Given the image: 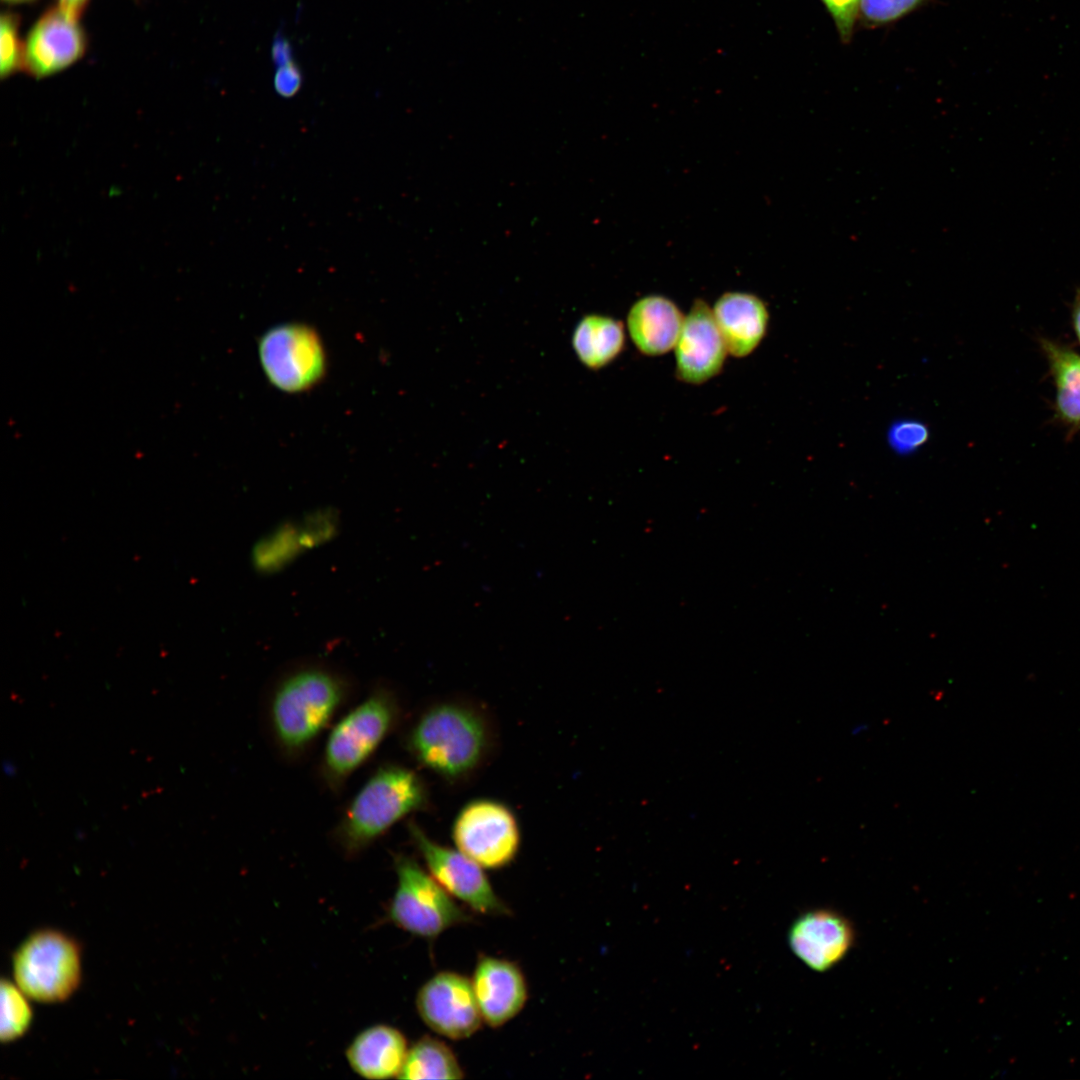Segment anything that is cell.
Here are the masks:
<instances>
[{
	"label": "cell",
	"instance_id": "obj_24",
	"mask_svg": "<svg viewBox=\"0 0 1080 1080\" xmlns=\"http://www.w3.org/2000/svg\"><path fill=\"white\" fill-rule=\"evenodd\" d=\"M833 20L840 41L849 44L859 20L861 0H820Z\"/></svg>",
	"mask_w": 1080,
	"mask_h": 1080
},
{
	"label": "cell",
	"instance_id": "obj_7",
	"mask_svg": "<svg viewBox=\"0 0 1080 1080\" xmlns=\"http://www.w3.org/2000/svg\"><path fill=\"white\" fill-rule=\"evenodd\" d=\"M455 847L484 869H500L519 852L521 830L506 804L488 798L466 803L451 829Z\"/></svg>",
	"mask_w": 1080,
	"mask_h": 1080
},
{
	"label": "cell",
	"instance_id": "obj_9",
	"mask_svg": "<svg viewBox=\"0 0 1080 1080\" xmlns=\"http://www.w3.org/2000/svg\"><path fill=\"white\" fill-rule=\"evenodd\" d=\"M259 356L270 382L286 392L315 384L325 369V354L316 332L303 324H282L267 331Z\"/></svg>",
	"mask_w": 1080,
	"mask_h": 1080
},
{
	"label": "cell",
	"instance_id": "obj_15",
	"mask_svg": "<svg viewBox=\"0 0 1080 1080\" xmlns=\"http://www.w3.org/2000/svg\"><path fill=\"white\" fill-rule=\"evenodd\" d=\"M405 1035L397 1028L376 1024L358 1033L345 1055L351 1069L359 1076L382 1080L398 1078L408 1053Z\"/></svg>",
	"mask_w": 1080,
	"mask_h": 1080
},
{
	"label": "cell",
	"instance_id": "obj_25",
	"mask_svg": "<svg viewBox=\"0 0 1080 1080\" xmlns=\"http://www.w3.org/2000/svg\"><path fill=\"white\" fill-rule=\"evenodd\" d=\"M928 437L926 427L917 422H902L890 430L889 440L896 451L908 453L922 445Z\"/></svg>",
	"mask_w": 1080,
	"mask_h": 1080
},
{
	"label": "cell",
	"instance_id": "obj_1",
	"mask_svg": "<svg viewBox=\"0 0 1080 1080\" xmlns=\"http://www.w3.org/2000/svg\"><path fill=\"white\" fill-rule=\"evenodd\" d=\"M493 732L486 715L460 701H443L422 712L406 736V747L424 768L455 782L486 760Z\"/></svg>",
	"mask_w": 1080,
	"mask_h": 1080
},
{
	"label": "cell",
	"instance_id": "obj_18",
	"mask_svg": "<svg viewBox=\"0 0 1080 1080\" xmlns=\"http://www.w3.org/2000/svg\"><path fill=\"white\" fill-rule=\"evenodd\" d=\"M624 344L622 323L604 315H586L579 321L572 336V346L578 359L594 370L615 360Z\"/></svg>",
	"mask_w": 1080,
	"mask_h": 1080
},
{
	"label": "cell",
	"instance_id": "obj_14",
	"mask_svg": "<svg viewBox=\"0 0 1080 1080\" xmlns=\"http://www.w3.org/2000/svg\"><path fill=\"white\" fill-rule=\"evenodd\" d=\"M471 983L483 1021L492 1028L512 1020L528 999L527 982L521 968L507 959L481 955Z\"/></svg>",
	"mask_w": 1080,
	"mask_h": 1080
},
{
	"label": "cell",
	"instance_id": "obj_8",
	"mask_svg": "<svg viewBox=\"0 0 1080 1080\" xmlns=\"http://www.w3.org/2000/svg\"><path fill=\"white\" fill-rule=\"evenodd\" d=\"M408 830L432 877L455 899L477 913L493 916L510 914L495 893L484 868L458 849L433 841L416 823Z\"/></svg>",
	"mask_w": 1080,
	"mask_h": 1080
},
{
	"label": "cell",
	"instance_id": "obj_23",
	"mask_svg": "<svg viewBox=\"0 0 1080 1080\" xmlns=\"http://www.w3.org/2000/svg\"><path fill=\"white\" fill-rule=\"evenodd\" d=\"M19 17L10 11L3 12L0 19V74L10 76L23 68L24 44L19 38Z\"/></svg>",
	"mask_w": 1080,
	"mask_h": 1080
},
{
	"label": "cell",
	"instance_id": "obj_26",
	"mask_svg": "<svg viewBox=\"0 0 1080 1080\" xmlns=\"http://www.w3.org/2000/svg\"><path fill=\"white\" fill-rule=\"evenodd\" d=\"M302 83V72L294 61L277 67L273 86L280 96L285 98L294 96L300 90Z\"/></svg>",
	"mask_w": 1080,
	"mask_h": 1080
},
{
	"label": "cell",
	"instance_id": "obj_30",
	"mask_svg": "<svg viewBox=\"0 0 1080 1080\" xmlns=\"http://www.w3.org/2000/svg\"><path fill=\"white\" fill-rule=\"evenodd\" d=\"M3 1H4V2H7V3H13V4H15V3H26V2H32V1H35V0H3Z\"/></svg>",
	"mask_w": 1080,
	"mask_h": 1080
},
{
	"label": "cell",
	"instance_id": "obj_4",
	"mask_svg": "<svg viewBox=\"0 0 1080 1080\" xmlns=\"http://www.w3.org/2000/svg\"><path fill=\"white\" fill-rule=\"evenodd\" d=\"M399 711L394 693L378 687L336 723L321 763L322 775L330 786H341L375 753L396 726Z\"/></svg>",
	"mask_w": 1080,
	"mask_h": 1080
},
{
	"label": "cell",
	"instance_id": "obj_5",
	"mask_svg": "<svg viewBox=\"0 0 1080 1080\" xmlns=\"http://www.w3.org/2000/svg\"><path fill=\"white\" fill-rule=\"evenodd\" d=\"M397 885L388 907L389 919L420 938L434 939L447 929L471 922L472 917L413 858H394Z\"/></svg>",
	"mask_w": 1080,
	"mask_h": 1080
},
{
	"label": "cell",
	"instance_id": "obj_10",
	"mask_svg": "<svg viewBox=\"0 0 1080 1080\" xmlns=\"http://www.w3.org/2000/svg\"><path fill=\"white\" fill-rule=\"evenodd\" d=\"M416 1009L426 1026L452 1040L469 1038L484 1022L471 979L453 971L438 972L420 987Z\"/></svg>",
	"mask_w": 1080,
	"mask_h": 1080
},
{
	"label": "cell",
	"instance_id": "obj_2",
	"mask_svg": "<svg viewBox=\"0 0 1080 1080\" xmlns=\"http://www.w3.org/2000/svg\"><path fill=\"white\" fill-rule=\"evenodd\" d=\"M349 692L347 678L319 662L298 664L275 683L269 720L275 740L290 754L307 748L324 731Z\"/></svg>",
	"mask_w": 1080,
	"mask_h": 1080
},
{
	"label": "cell",
	"instance_id": "obj_6",
	"mask_svg": "<svg viewBox=\"0 0 1080 1080\" xmlns=\"http://www.w3.org/2000/svg\"><path fill=\"white\" fill-rule=\"evenodd\" d=\"M13 973L16 985L27 997L46 1003L62 1001L80 982L79 946L59 931H38L16 951Z\"/></svg>",
	"mask_w": 1080,
	"mask_h": 1080
},
{
	"label": "cell",
	"instance_id": "obj_20",
	"mask_svg": "<svg viewBox=\"0 0 1080 1080\" xmlns=\"http://www.w3.org/2000/svg\"><path fill=\"white\" fill-rule=\"evenodd\" d=\"M400 1079L464 1078V1071L448 1045L431 1036H423L409 1047Z\"/></svg>",
	"mask_w": 1080,
	"mask_h": 1080
},
{
	"label": "cell",
	"instance_id": "obj_12",
	"mask_svg": "<svg viewBox=\"0 0 1080 1080\" xmlns=\"http://www.w3.org/2000/svg\"><path fill=\"white\" fill-rule=\"evenodd\" d=\"M677 377L702 384L720 373L728 353L709 305L697 299L684 318L675 344Z\"/></svg>",
	"mask_w": 1080,
	"mask_h": 1080
},
{
	"label": "cell",
	"instance_id": "obj_29",
	"mask_svg": "<svg viewBox=\"0 0 1080 1080\" xmlns=\"http://www.w3.org/2000/svg\"><path fill=\"white\" fill-rule=\"evenodd\" d=\"M1072 322L1080 342V288L1077 290L1072 307Z\"/></svg>",
	"mask_w": 1080,
	"mask_h": 1080
},
{
	"label": "cell",
	"instance_id": "obj_3",
	"mask_svg": "<svg viewBox=\"0 0 1080 1080\" xmlns=\"http://www.w3.org/2000/svg\"><path fill=\"white\" fill-rule=\"evenodd\" d=\"M428 804V789L419 774L398 764L382 765L346 807L336 839L347 854L355 855Z\"/></svg>",
	"mask_w": 1080,
	"mask_h": 1080
},
{
	"label": "cell",
	"instance_id": "obj_13",
	"mask_svg": "<svg viewBox=\"0 0 1080 1080\" xmlns=\"http://www.w3.org/2000/svg\"><path fill=\"white\" fill-rule=\"evenodd\" d=\"M855 939L851 922L830 909L810 910L792 924L788 940L792 952L809 968L825 972L849 952Z\"/></svg>",
	"mask_w": 1080,
	"mask_h": 1080
},
{
	"label": "cell",
	"instance_id": "obj_11",
	"mask_svg": "<svg viewBox=\"0 0 1080 1080\" xmlns=\"http://www.w3.org/2000/svg\"><path fill=\"white\" fill-rule=\"evenodd\" d=\"M78 20L59 6L47 10L27 35L23 68L42 78L81 58L86 49V36Z\"/></svg>",
	"mask_w": 1080,
	"mask_h": 1080
},
{
	"label": "cell",
	"instance_id": "obj_22",
	"mask_svg": "<svg viewBox=\"0 0 1080 1080\" xmlns=\"http://www.w3.org/2000/svg\"><path fill=\"white\" fill-rule=\"evenodd\" d=\"M928 0H861L859 20L861 26L875 29L893 24L908 16Z\"/></svg>",
	"mask_w": 1080,
	"mask_h": 1080
},
{
	"label": "cell",
	"instance_id": "obj_28",
	"mask_svg": "<svg viewBox=\"0 0 1080 1080\" xmlns=\"http://www.w3.org/2000/svg\"><path fill=\"white\" fill-rule=\"evenodd\" d=\"M58 6L79 18L88 0H57Z\"/></svg>",
	"mask_w": 1080,
	"mask_h": 1080
},
{
	"label": "cell",
	"instance_id": "obj_27",
	"mask_svg": "<svg viewBox=\"0 0 1080 1080\" xmlns=\"http://www.w3.org/2000/svg\"><path fill=\"white\" fill-rule=\"evenodd\" d=\"M271 55L272 61L277 67L294 61L290 42L280 34L274 38Z\"/></svg>",
	"mask_w": 1080,
	"mask_h": 1080
},
{
	"label": "cell",
	"instance_id": "obj_21",
	"mask_svg": "<svg viewBox=\"0 0 1080 1080\" xmlns=\"http://www.w3.org/2000/svg\"><path fill=\"white\" fill-rule=\"evenodd\" d=\"M25 996L17 985L2 981L0 1037L3 1042L13 1041L23 1035L31 1023L32 1011Z\"/></svg>",
	"mask_w": 1080,
	"mask_h": 1080
},
{
	"label": "cell",
	"instance_id": "obj_19",
	"mask_svg": "<svg viewBox=\"0 0 1080 1080\" xmlns=\"http://www.w3.org/2000/svg\"><path fill=\"white\" fill-rule=\"evenodd\" d=\"M1056 385V416L1070 426L1080 425V356L1049 339L1041 340Z\"/></svg>",
	"mask_w": 1080,
	"mask_h": 1080
},
{
	"label": "cell",
	"instance_id": "obj_16",
	"mask_svg": "<svg viewBox=\"0 0 1080 1080\" xmlns=\"http://www.w3.org/2000/svg\"><path fill=\"white\" fill-rule=\"evenodd\" d=\"M712 310L727 351L735 357L751 354L766 334L768 309L756 295L727 292Z\"/></svg>",
	"mask_w": 1080,
	"mask_h": 1080
},
{
	"label": "cell",
	"instance_id": "obj_17",
	"mask_svg": "<svg viewBox=\"0 0 1080 1080\" xmlns=\"http://www.w3.org/2000/svg\"><path fill=\"white\" fill-rule=\"evenodd\" d=\"M684 318L670 299L649 295L632 305L627 316V327L641 353L659 356L675 347Z\"/></svg>",
	"mask_w": 1080,
	"mask_h": 1080
}]
</instances>
